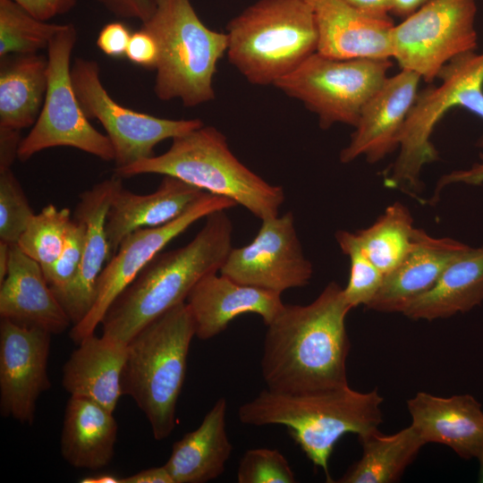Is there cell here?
I'll use <instances>...</instances> for the list:
<instances>
[{
    "mask_svg": "<svg viewBox=\"0 0 483 483\" xmlns=\"http://www.w3.org/2000/svg\"><path fill=\"white\" fill-rule=\"evenodd\" d=\"M391 66V59H337L316 52L274 86L316 114L320 128L335 123L355 127Z\"/></svg>",
    "mask_w": 483,
    "mask_h": 483,
    "instance_id": "cell-9",
    "label": "cell"
},
{
    "mask_svg": "<svg viewBox=\"0 0 483 483\" xmlns=\"http://www.w3.org/2000/svg\"><path fill=\"white\" fill-rule=\"evenodd\" d=\"M478 461L479 462L478 481L483 483V452Z\"/></svg>",
    "mask_w": 483,
    "mask_h": 483,
    "instance_id": "cell-48",
    "label": "cell"
},
{
    "mask_svg": "<svg viewBox=\"0 0 483 483\" xmlns=\"http://www.w3.org/2000/svg\"><path fill=\"white\" fill-rule=\"evenodd\" d=\"M122 483H174V480L164 464L122 478Z\"/></svg>",
    "mask_w": 483,
    "mask_h": 483,
    "instance_id": "cell-43",
    "label": "cell"
},
{
    "mask_svg": "<svg viewBox=\"0 0 483 483\" xmlns=\"http://www.w3.org/2000/svg\"><path fill=\"white\" fill-rule=\"evenodd\" d=\"M227 402L219 398L200 425L173 445L165 466L174 483H205L225 470L233 445L226 432Z\"/></svg>",
    "mask_w": 483,
    "mask_h": 483,
    "instance_id": "cell-25",
    "label": "cell"
},
{
    "mask_svg": "<svg viewBox=\"0 0 483 483\" xmlns=\"http://www.w3.org/2000/svg\"><path fill=\"white\" fill-rule=\"evenodd\" d=\"M81 483H122V478L112 473H99L81 479Z\"/></svg>",
    "mask_w": 483,
    "mask_h": 483,
    "instance_id": "cell-47",
    "label": "cell"
},
{
    "mask_svg": "<svg viewBox=\"0 0 483 483\" xmlns=\"http://www.w3.org/2000/svg\"><path fill=\"white\" fill-rule=\"evenodd\" d=\"M185 302L194 320L195 336L200 340L216 336L243 314H257L267 326L284 305L280 293L237 283L217 272L202 277Z\"/></svg>",
    "mask_w": 483,
    "mask_h": 483,
    "instance_id": "cell-18",
    "label": "cell"
},
{
    "mask_svg": "<svg viewBox=\"0 0 483 483\" xmlns=\"http://www.w3.org/2000/svg\"><path fill=\"white\" fill-rule=\"evenodd\" d=\"M125 56L133 64L146 69H156L159 48L156 38L140 29L131 34Z\"/></svg>",
    "mask_w": 483,
    "mask_h": 483,
    "instance_id": "cell-37",
    "label": "cell"
},
{
    "mask_svg": "<svg viewBox=\"0 0 483 483\" xmlns=\"http://www.w3.org/2000/svg\"><path fill=\"white\" fill-rule=\"evenodd\" d=\"M239 483H293L294 473L287 459L276 449L254 448L242 455L238 470Z\"/></svg>",
    "mask_w": 483,
    "mask_h": 483,
    "instance_id": "cell-35",
    "label": "cell"
},
{
    "mask_svg": "<svg viewBox=\"0 0 483 483\" xmlns=\"http://www.w3.org/2000/svg\"><path fill=\"white\" fill-rule=\"evenodd\" d=\"M76 41V28L67 23L47 47V93L36 123L21 141L17 158L21 162L55 147H70L114 161L108 137L91 125L73 89L70 64Z\"/></svg>",
    "mask_w": 483,
    "mask_h": 483,
    "instance_id": "cell-10",
    "label": "cell"
},
{
    "mask_svg": "<svg viewBox=\"0 0 483 483\" xmlns=\"http://www.w3.org/2000/svg\"><path fill=\"white\" fill-rule=\"evenodd\" d=\"M351 309L335 282L307 305L284 304L265 335L260 366L267 389L297 394L349 385Z\"/></svg>",
    "mask_w": 483,
    "mask_h": 483,
    "instance_id": "cell-1",
    "label": "cell"
},
{
    "mask_svg": "<svg viewBox=\"0 0 483 483\" xmlns=\"http://www.w3.org/2000/svg\"><path fill=\"white\" fill-rule=\"evenodd\" d=\"M72 220L69 208L47 205L32 216L17 245L41 267H47L61 253Z\"/></svg>",
    "mask_w": 483,
    "mask_h": 483,
    "instance_id": "cell-32",
    "label": "cell"
},
{
    "mask_svg": "<svg viewBox=\"0 0 483 483\" xmlns=\"http://www.w3.org/2000/svg\"><path fill=\"white\" fill-rule=\"evenodd\" d=\"M121 179L115 175L83 191L75 208L74 218L86 228L82 261L73 282L56 296L72 326L79 324L92 309L99 275L109 259L106 222L114 190Z\"/></svg>",
    "mask_w": 483,
    "mask_h": 483,
    "instance_id": "cell-20",
    "label": "cell"
},
{
    "mask_svg": "<svg viewBox=\"0 0 483 483\" xmlns=\"http://www.w3.org/2000/svg\"><path fill=\"white\" fill-rule=\"evenodd\" d=\"M229 62L251 84L274 85L317 52L309 0H258L226 26Z\"/></svg>",
    "mask_w": 483,
    "mask_h": 483,
    "instance_id": "cell-6",
    "label": "cell"
},
{
    "mask_svg": "<svg viewBox=\"0 0 483 483\" xmlns=\"http://www.w3.org/2000/svg\"><path fill=\"white\" fill-rule=\"evenodd\" d=\"M114 172L120 178L146 174L178 178L235 201L261 221L277 216L285 198L281 186L267 182L233 154L221 131L204 124L174 138L165 153Z\"/></svg>",
    "mask_w": 483,
    "mask_h": 483,
    "instance_id": "cell-4",
    "label": "cell"
},
{
    "mask_svg": "<svg viewBox=\"0 0 483 483\" xmlns=\"http://www.w3.org/2000/svg\"><path fill=\"white\" fill-rule=\"evenodd\" d=\"M440 83L419 91L403 124L399 154L385 176V185L415 196L425 165L438 159L431 141L438 122L452 108H463L483 119V53L462 54L437 74ZM477 146L483 148V135Z\"/></svg>",
    "mask_w": 483,
    "mask_h": 483,
    "instance_id": "cell-8",
    "label": "cell"
},
{
    "mask_svg": "<svg viewBox=\"0 0 483 483\" xmlns=\"http://www.w3.org/2000/svg\"><path fill=\"white\" fill-rule=\"evenodd\" d=\"M430 0H390L391 13L405 19Z\"/></svg>",
    "mask_w": 483,
    "mask_h": 483,
    "instance_id": "cell-45",
    "label": "cell"
},
{
    "mask_svg": "<svg viewBox=\"0 0 483 483\" xmlns=\"http://www.w3.org/2000/svg\"><path fill=\"white\" fill-rule=\"evenodd\" d=\"M455 183H464L468 185L483 184V153L479 154V161L474 163L470 167L454 170L441 176L436 182L431 202H436L444 188Z\"/></svg>",
    "mask_w": 483,
    "mask_h": 483,
    "instance_id": "cell-40",
    "label": "cell"
},
{
    "mask_svg": "<svg viewBox=\"0 0 483 483\" xmlns=\"http://www.w3.org/2000/svg\"><path fill=\"white\" fill-rule=\"evenodd\" d=\"M36 18L48 20L70 12L77 0H13Z\"/></svg>",
    "mask_w": 483,
    "mask_h": 483,
    "instance_id": "cell-41",
    "label": "cell"
},
{
    "mask_svg": "<svg viewBox=\"0 0 483 483\" xmlns=\"http://www.w3.org/2000/svg\"><path fill=\"white\" fill-rule=\"evenodd\" d=\"M126 345L103 335L84 338L63 367L64 388L114 411L123 394Z\"/></svg>",
    "mask_w": 483,
    "mask_h": 483,
    "instance_id": "cell-24",
    "label": "cell"
},
{
    "mask_svg": "<svg viewBox=\"0 0 483 483\" xmlns=\"http://www.w3.org/2000/svg\"><path fill=\"white\" fill-rule=\"evenodd\" d=\"M467 244L449 237H434L416 228L413 243L402 260L384 276L368 309L384 313H403L410 304L428 291L448 264Z\"/></svg>",
    "mask_w": 483,
    "mask_h": 483,
    "instance_id": "cell-21",
    "label": "cell"
},
{
    "mask_svg": "<svg viewBox=\"0 0 483 483\" xmlns=\"http://www.w3.org/2000/svg\"><path fill=\"white\" fill-rule=\"evenodd\" d=\"M349 4L367 14L387 18L391 13L390 0H345Z\"/></svg>",
    "mask_w": 483,
    "mask_h": 483,
    "instance_id": "cell-44",
    "label": "cell"
},
{
    "mask_svg": "<svg viewBox=\"0 0 483 483\" xmlns=\"http://www.w3.org/2000/svg\"><path fill=\"white\" fill-rule=\"evenodd\" d=\"M315 14L317 52L337 59H393L391 17L359 11L345 0H309Z\"/></svg>",
    "mask_w": 483,
    "mask_h": 483,
    "instance_id": "cell-17",
    "label": "cell"
},
{
    "mask_svg": "<svg viewBox=\"0 0 483 483\" xmlns=\"http://www.w3.org/2000/svg\"><path fill=\"white\" fill-rule=\"evenodd\" d=\"M335 239L342 252L350 259L344 298L352 309L360 305L367 307L380 289L385 275L360 251L353 233L340 230Z\"/></svg>",
    "mask_w": 483,
    "mask_h": 483,
    "instance_id": "cell-33",
    "label": "cell"
},
{
    "mask_svg": "<svg viewBox=\"0 0 483 483\" xmlns=\"http://www.w3.org/2000/svg\"><path fill=\"white\" fill-rule=\"evenodd\" d=\"M477 0H430L394 26L393 59L428 83L454 57L475 51Z\"/></svg>",
    "mask_w": 483,
    "mask_h": 483,
    "instance_id": "cell-11",
    "label": "cell"
},
{
    "mask_svg": "<svg viewBox=\"0 0 483 483\" xmlns=\"http://www.w3.org/2000/svg\"><path fill=\"white\" fill-rule=\"evenodd\" d=\"M482 302L483 246H468L402 314L411 319L431 321L470 311Z\"/></svg>",
    "mask_w": 483,
    "mask_h": 483,
    "instance_id": "cell-27",
    "label": "cell"
},
{
    "mask_svg": "<svg viewBox=\"0 0 483 483\" xmlns=\"http://www.w3.org/2000/svg\"><path fill=\"white\" fill-rule=\"evenodd\" d=\"M358 438L362 454L336 482H397L426 445L411 425L392 435L377 429Z\"/></svg>",
    "mask_w": 483,
    "mask_h": 483,
    "instance_id": "cell-29",
    "label": "cell"
},
{
    "mask_svg": "<svg viewBox=\"0 0 483 483\" xmlns=\"http://www.w3.org/2000/svg\"><path fill=\"white\" fill-rule=\"evenodd\" d=\"M415 229L409 208L394 202L370 226L353 233V237L360 251L386 275L411 250Z\"/></svg>",
    "mask_w": 483,
    "mask_h": 483,
    "instance_id": "cell-30",
    "label": "cell"
},
{
    "mask_svg": "<svg viewBox=\"0 0 483 483\" xmlns=\"http://www.w3.org/2000/svg\"><path fill=\"white\" fill-rule=\"evenodd\" d=\"M130 29L122 21H112L106 24L97 38V47L111 57H123L131 37Z\"/></svg>",
    "mask_w": 483,
    "mask_h": 483,
    "instance_id": "cell-38",
    "label": "cell"
},
{
    "mask_svg": "<svg viewBox=\"0 0 483 483\" xmlns=\"http://www.w3.org/2000/svg\"><path fill=\"white\" fill-rule=\"evenodd\" d=\"M21 131L0 128V170L11 168L18 157Z\"/></svg>",
    "mask_w": 483,
    "mask_h": 483,
    "instance_id": "cell-42",
    "label": "cell"
},
{
    "mask_svg": "<svg viewBox=\"0 0 483 483\" xmlns=\"http://www.w3.org/2000/svg\"><path fill=\"white\" fill-rule=\"evenodd\" d=\"M51 335L43 329L1 318L0 410L32 424L39 395L50 388L47 362Z\"/></svg>",
    "mask_w": 483,
    "mask_h": 483,
    "instance_id": "cell-15",
    "label": "cell"
},
{
    "mask_svg": "<svg viewBox=\"0 0 483 483\" xmlns=\"http://www.w3.org/2000/svg\"><path fill=\"white\" fill-rule=\"evenodd\" d=\"M186 245L156 255L106 310L102 335L127 344L146 325L184 302L205 275L219 272L232 247L226 210L215 211Z\"/></svg>",
    "mask_w": 483,
    "mask_h": 483,
    "instance_id": "cell-2",
    "label": "cell"
},
{
    "mask_svg": "<svg viewBox=\"0 0 483 483\" xmlns=\"http://www.w3.org/2000/svg\"><path fill=\"white\" fill-rule=\"evenodd\" d=\"M206 193L170 175H164L157 191L145 195L124 189L120 181L114 190L106 222L109 259L129 233L173 221Z\"/></svg>",
    "mask_w": 483,
    "mask_h": 483,
    "instance_id": "cell-23",
    "label": "cell"
},
{
    "mask_svg": "<svg viewBox=\"0 0 483 483\" xmlns=\"http://www.w3.org/2000/svg\"><path fill=\"white\" fill-rule=\"evenodd\" d=\"M219 273L232 280L277 293L306 286L313 275L291 211L262 220L255 238L232 248Z\"/></svg>",
    "mask_w": 483,
    "mask_h": 483,
    "instance_id": "cell-14",
    "label": "cell"
},
{
    "mask_svg": "<svg viewBox=\"0 0 483 483\" xmlns=\"http://www.w3.org/2000/svg\"><path fill=\"white\" fill-rule=\"evenodd\" d=\"M383 397L377 388L359 392L349 385L304 394H286L264 389L238 410L243 424L285 426L292 439L327 482H334L329 459L337 441L347 433L358 436L377 430L382 423Z\"/></svg>",
    "mask_w": 483,
    "mask_h": 483,
    "instance_id": "cell-3",
    "label": "cell"
},
{
    "mask_svg": "<svg viewBox=\"0 0 483 483\" xmlns=\"http://www.w3.org/2000/svg\"><path fill=\"white\" fill-rule=\"evenodd\" d=\"M0 317L52 335H59L72 325L40 264L17 244H11L7 275L0 284Z\"/></svg>",
    "mask_w": 483,
    "mask_h": 483,
    "instance_id": "cell-22",
    "label": "cell"
},
{
    "mask_svg": "<svg viewBox=\"0 0 483 483\" xmlns=\"http://www.w3.org/2000/svg\"><path fill=\"white\" fill-rule=\"evenodd\" d=\"M47 89V59L38 54L1 58L0 128L21 131L33 126Z\"/></svg>",
    "mask_w": 483,
    "mask_h": 483,
    "instance_id": "cell-28",
    "label": "cell"
},
{
    "mask_svg": "<svg viewBox=\"0 0 483 483\" xmlns=\"http://www.w3.org/2000/svg\"><path fill=\"white\" fill-rule=\"evenodd\" d=\"M85 233L84 224L73 218L58 258L51 265L42 267L55 296L65 291L78 275L83 257Z\"/></svg>",
    "mask_w": 483,
    "mask_h": 483,
    "instance_id": "cell-36",
    "label": "cell"
},
{
    "mask_svg": "<svg viewBox=\"0 0 483 483\" xmlns=\"http://www.w3.org/2000/svg\"><path fill=\"white\" fill-rule=\"evenodd\" d=\"M154 1L155 10L140 29L158 44L156 96L179 99L188 107L211 101L216 65L227 50L226 33L208 28L191 0Z\"/></svg>",
    "mask_w": 483,
    "mask_h": 483,
    "instance_id": "cell-7",
    "label": "cell"
},
{
    "mask_svg": "<svg viewBox=\"0 0 483 483\" xmlns=\"http://www.w3.org/2000/svg\"><path fill=\"white\" fill-rule=\"evenodd\" d=\"M194 336V320L184 301L142 327L126 345L122 392L144 413L157 440L168 437L175 428Z\"/></svg>",
    "mask_w": 483,
    "mask_h": 483,
    "instance_id": "cell-5",
    "label": "cell"
},
{
    "mask_svg": "<svg viewBox=\"0 0 483 483\" xmlns=\"http://www.w3.org/2000/svg\"><path fill=\"white\" fill-rule=\"evenodd\" d=\"M411 426L425 444L445 445L465 460L483 452V410L471 394L450 397L419 392L407 401Z\"/></svg>",
    "mask_w": 483,
    "mask_h": 483,
    "instance_id": "cell-19",
    "label": "cell"
},
{
    "mask_svg": "<svg viewBox=\"0 0 483 483\" xmlns=\"http://www.w3.org/2000/svg\"><path fill=\"white\" fill-rule=\"evenodd\" d=\"M116 17L147 21L155 10L154 0H95Z\"/></svg>",
    "mask_w": 483,
    "mask_h": 483,
    "instance_id": "cell-39",
    "label": "cell"
},
{
    "mask_svg": "<svg viewBox=\"0 0 483 483\" xmlns=\"http://www.w3.org/2000/svg\"><path fill=\"white\" fill-rule=\"evenodd\" d=\"M34 214L12 169L0 170V241L17 244Z\"/></svg>",
    "mask_w": 483,
    "mask_h": 483,
    "instance_id": "cell-34",
    "label": "cell"
},
{
    "mask_svg": "<svg viewBox=\"0 0 483 483\" xmlns=\"http://www.w3.org/2000/svg\"><path fill=\"white\" fill-rule=\"evenodd\" d=\"M420 80L416 72L403 69L386 79L362 107L350 142L340 152L342 163L364 156L369 164H375L399 148Z\"/></svg>",
    "mask_w": 483,
    "mask_h": 483,
    "instance_id": "cell-16",
    "label": "cell"
},
{
    "mask_svg": "<svg viewBox=\"0 0 483 483\" xmlns=\"http://www.w3.org/2000/svg\"><path fill=\"white\" fill-rule=\"evenodd\" d=\"M112 411L71 395L61 433V453L75 468L99 470L113 459L118 426Z\"/></svg>",
    "mask_w": 483,
    "mask_h": 483,
    "instance_id": "cell-26",
    "label": "cell"
},
{
    "mask_svg": "<svg viewBox=\"0 0 483 483\" xmlns=\"http://www.w3.org/2000/svg\"><path fill=\"white\" fill-rule=\"evenodd\" d=\"M64 27L36 18L13 0H0V57L47 49Z\"/></svg>",
    "mask_w": 483,
    "mask_h": 483,
    "instance_id": "cell-31",
    "label": "cell"
},
{
    "mask_svg": "<svg viewBox=\"0 0 483 483\" xmlns=\"http://www.w3.org/2000/svg\"><path fill=\"white\" fill-rule=\"evenodd\" d=\"M10 247L11 244L0 241V284L6 277L9 260H10Z\"/></svg>",
    "mask_w": 483,
    "mask_h": 483,
    "instance_id": "cell-46",
    "label": "cell"
},
{
    "mask_svg": "<svg viewBox=\"0 0 483 483\" xmlns=\"http://www.w3.org/2000/svg\"><path fill=\"white\" fill-rule=\"evenodd\" d=\"M236 206L238 204L230 199L206 193L173 221L129 233L99 275L92 309L79 324L72 326L70 338L72 342L79 344L94 334L114 299L171 241L209 214Z\"/></svg>",
    "mask_w": 483,
    "mask_h": 483,
    "instance_id": "cell-13",
    "label": "cell"
},
{
    "mask_svg": "<svg viewBox=\"0 0 483 483\" xmlns=\"http://www.w3.org/2000/svg\"><path fill=\"white\" fill-rule=\"evenodd\" d=\"M71 77L83 113L89 120L97 119L106 132L114 150V169L151 157L159 142L204 124L198 118H160L123 106L103 86L99 65L94 60L76 58Z\"/></svg>",
    "mask_w": 483,
    "mask_h": 483,
    "instance_id": "cell-12",
    "label": "cell"
}]
</instances>
